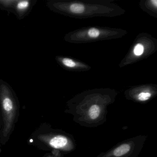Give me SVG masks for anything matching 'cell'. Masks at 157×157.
Segmentation results:
<instances>
[{
	"instance_id": "9c48e42d",
	"label": "cell",
	"mask_w": 157,
	"mask_h": 157,
	"mask_svg": "<svg viewBox=\"0 0 157 157\" xmlns=\"http://www.w3.org/2000/svg\"><path fill=\"white\" fill-rule=\"evenodd\" d=\"M62 62L65 66L69 67H75L76 65L75 62L70 59H62Z\"/></svg>"
},
{
	"instance_id": "52a82bcc",
	"label": "cell",
	"mask_w": 157,
	"mask_h": 157,
	"mask_svg": "<svg viewBox=\"0 0 157 157\" xmlns=\"http://www.w3.org/2000/svg\"><path fill=\"white\" fill-rule=\"evenodd\" d=\"M17 0H0V5L5 8L14 7Z\"/></svg>"
},
{
	"instance_id": "7a4b0ae2",
	"label": "cell",
	"mask_w": 157,
	"mask_h": 157,
	"mask_svg": "<svg viewBox=\"0 0 157 157\" xmlns=\"http://www.w3.org/2000/svg\"><path fill=\"white\" fill-rule=\"evenodd\" d=\"M39 138L42 141L56 149L64 148L68 144L67 139L63 136L42 135Z\"/></svg>"
},
{
	"instance_id": "8fae6325",
	"label": "cell",
	"mask_w": 157,
	"mask_h": 157,
	"mask_svg": "<svg viewBox=\"0 0 157 157\" xmlns=\"http://www.w3.org/2000/svg\"><path fill=\"white\" fill-rule=\"evenodd\" d=\"M151 94L149 93H141L139 94L138 99L140 101H147L151 97Z\"/></svg>"
},
{
	"instance_id": "5b68a950",
	"label": "cell",
	"mask_w": 157,
	"mask_h": 157,
	"mask_svg": "<svg viewBox=\"0 0 157 157\" xmlns=\"http://www.w3.org/2000/svg\"><path fill=\"white\" fill-rule=\"evenodd\" d=\"M100 113V108L97 105H93L91 106L89 111V115L92 119L98 118Z\"/></svg>"
},
{
	"instance_id": "8992f818",
	"label": "cell",
	"mask_w": 157,
	"mask_h": 157,
	"mask_svg": "<svg viewBox=\"0 0 157 157\" xmlns=\"http://www.w3.org/2000/svg\"><path fill=\"white\" fill-rule=\"evenodd\" d=\"M70 10L73 13H82L84 10V6L82 4L74 3L70 6Z\"/></svg>"
},
{
	"instance_id": "6da1fadb",
	"label": "cell",
	"mask_w": 157,
	"mask_h": 157,
	"mask_svg": "<svg viewBox=\"0 0 157 157\" xmlns=\"http://www.w3.org/2000/svg\"><path fill=\"white\" fill-rule=\"evenodd\" d=\"M0 101L4 123L2 135L6 137L13 127L17 113V105L10 90L5 84L0 86Z\"/></svg>"
},
{
	"instance_id": "ba28073f",
	"label": "cell",
	"mask_w": 157,
	"mask_h": 157,
	"mask_svg": "<svg viewBox=\"0 0 157 157\" xmlns=\"http://www.w3.org/2000/svg\"><path fill=\"white\" fill-rule=\"evenodd\" d=\"M144 51V47L141 44H138L135 46L134 48V54L137 56H140L143 54Z\"/></svg>"
},
{
	"instance_id": "3957f363",
	"label": "cell",
	"mask_w": 157,
	"mask_h": 157,
	"mask_svg": "<svg viewBox=\"0 0 157 157\" xmlns=\"http://www.w3.org/2000/svg\"><path fill=\"white\" fill-rule=\"evenodd\" d=\"M31 1L28 0H17L14 5L15 10L19 15H23L30 8Z\"/></svg>"
},
{
	"instance_id": "277c9868",
	"label": "cell",
	"mask_w": 157,
	"mask_h": 157,
	"mask_svg": "<svg viewBox=\"0 0 157 157\" xmlns=\"http://www.w3.org/2000/svg\"><path fill=\"white\" fill-rule=\"evenodd\" d=\"M129 146L127 144L122 145L118 147L114 151V154L117 157L122 156L127 153L129 150Z\"/></svg>"
},
{
	"instance_id": "30bf717a",
	"label": "cell",
	"mask_w": 157,
	"mask_h": 157,
	"mask_svg": "<svg viewBox=\"0 0 157 157\" xmlns=\"http://www.w3.org/2000/svg\"><path fill=\"white\" fill-rule=\"evenodd\" d=\"M88 34L90 37L92 38H96L100 35V32L99 30L95 28H91L88 32Z\"/></svg>"
}]
</instances>
